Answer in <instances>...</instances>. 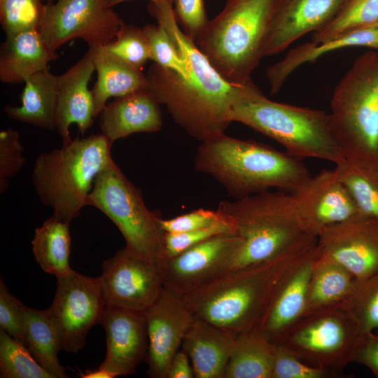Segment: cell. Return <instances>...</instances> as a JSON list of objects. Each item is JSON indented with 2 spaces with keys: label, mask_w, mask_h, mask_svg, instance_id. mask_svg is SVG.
<instances>
[{
  "label": "cell",
  "mask_w": 378,
  "mask_h": 378,
  "mask_svg": "<svg viewBox=\"0 0 378 378\" xmlns=\"http://www.w3.org/2000/svg\"><path fill=\"white\" fill-rule=\"evenodd\" d=\"M148 10L165 28L189 68L186 78L153 63L146 76V89L173 120L200 142L224 133L232 122L234 104L258 88L252 82L230 83L211 64L195 42L177 24L172 6L149 2Z\"/></svg>",
  "instance_id": "6da1fadb"
},
{
  "label": "cell",
  "mask_w": 378,
  "mask_h": 378,
  "mask_svg": "<svg viewBox=\"0 0 378 378\" xmlns=\"http://www.w3.org/2000/svg\"><path fill=\"white\" fill-rule=\"evenodd\" d=\"M317 241L304 233L278 255L230 271L182 297L194 316L235 336L254 330L284 276Z\"/></svg>",
  "instance_id": "7a4b0ae2"
},
{
  "label": "cell",
  "mask_w": 378,
  "mask_h": 378,
  "mask_svg": "<svg viewBox=\"0 0 378 378\" xmlns=\"http://www.w3.org/2000/svg\"><path fill=\"white\" fill-rule=\"evenodd\" d=\"M194 164L196 170L211 176L234 199L271 188L294 192L311 176L300 159L225 133L202 141Z\"/></svg>",
  "instance_id": "3957f363"
},
{
  "label": "cell",
  "mask_w": 378,
  "mask_h": 378,
  "mask_svg": "<svg viewBox=\"0 0 378 378\" xmlns=\"http://www.w3.org/2000/svg\"><path fill=\"white\" fill-rule=\"evenodd\" d=\"M111 146L102 133L91 134L36 158L31 181L41 202L52 209L54 216L70 224L88 206L96 176L115 163Z\"/></svg>",
  "instance_id": "277c9868"
},
{
  "label": "cell",
  "mask_w": 378,
  "mask_h": 378,
  "mask_svg": "<svg viewBox=\"0 0 378 378\" xmlns=\"http://www.w3.org/2000/svg\"><path fill=\"white\" fill-rule=\"evenodd\" d=\"M230 118L276 141L298 159L337 164L346 158L329 113L271 101L259 88L234 104Z\"/></svg>",
  "instance_id": "5b68a950"
},
{
  "label": "cell",
  "mask_w": 378,
  "mask_h": 378,
  "mask_svg": "<svg viewBox=\"0 0 378 378\" xmlns=\"http://www.w3.org/2000/svg\"><path fill=\"white\" fill-rule=\"evenodd\" d=\"M217 209L242 238L241 246L220 276L268 260L306 233L293 194L284 190L223 200Z\"/></svg>",
  "instance_id": "8992f818"
},
{
  "label": "cell",
  "mask_w": 378,
  "mask_h": 378,
  "mask_svg": "<svg viewBox=\"0 0 378 378\" xmlns=\"http://www.w3.org/2000/svg\"><path fill=\"white\" fill-rule=\"evenodd\" d=\"M276 0H227L195 43L227 82L246 84L263 57Z\"/></svg>",
  "instance_id": "52a82bcc"
},
{
  "label": "cell",
  "mask_w": 378,
  "mask_h": 378,
  "mask_svg": "<svg viewBox=\"0 0 378 378\" xmlns=\"http://www.w3.org/2000/svg\"><path fill=\"white\" fill-rule=\"evenodd\" d=\"M332 128L345 155L378 160V52L359 56L336 85Z\"/></svg>",
  "instance_id": "ba28073f"
},
{
  "label": "cell",
  "mask_w": 378,
  "mask_h": 378,
  "mask_svg": "<svg viewBox=\"0 0 378 378\" xmlns=\"http://www.w3.org/2000/svg\"><path fill=\"white\" fill-rule=\"evenodd\" d=\"M88 206L99 209L114 223L130 252L163 271L167 258L161 218L148 209L141 190L115 162L96 176Z\"/></svg>",
  "instance_id": "9c48e42d"
},
{
  "label": "cell",
  "mask_w": 378,
  "mask_h": 378,
  "mask_svg": "<svg viewBox=\"0 0 378 378\" xmlns=\"http://www.w3.org/2000/svg\"><path fill=\"white\" fill-rule=\"evenodd\" d=\"M363 335L342 304L304 314L274 343L337 374L354 362Z\"/></svg>",
  "instance_id": "30bf717a"
},
{
  "label": "cell",
  "mask_w": 378,
  "mask_h": 378,
  "mask_svg": "<svg viewBox=\"0 0 378 378\" xmlns=\"http://www.w3.org/2000/svg\"><path fill=\"white\" fill-rule=\"evenodd\" d=\"M57 279L48 314L59 335L62 351L76 353L84 347L91 328L100 324L107 304L99 277L73 270Z\"/></svg>",
  "instance_id": "8fae6325"
},
{
  "label": "cell",
  "mask_w": 378,
  "mask_h": 378,
  "mask_svg": "<svg viewBox=\"0 0 378 378\" xmlns=\"http://www.w3.org/2000/svg\"><path fill=\"white\" fill-rule=\"evenodd\" d=\"M46 4L38 31L54 52L76 38L83 40L89 48L103 47L115 38L124 24L109 0H56Z\"/></svg>",
  "instance_id": "7c38bea8"
},
{
  "label": "cell",
  "mask_w": 378,
  "mask_h": 378,
  "mask_svg": "<svg viewBox=\"0 0 378 378\" xmlns=\"http://www.w3.org/2000/svg\"><path fill=\"white\" fill-rule=\"evenodd\" d=\"M107 304L144 312L164 288L163 271L125 247L105 260L99 276Z\"/></svg>",
  "instance_id": "4fadbf2b"
},
{
  "label": "cell",
  "mask_w": 378,
  "mask_h": 378,
  "mask_svg": "<svg viewBox=\"0 0 378 378\" xmlns=\"http://www.w3.org/2000/svg\"><path fill=\"white\" fill-rule=\"evenodd\" d=\"M322 255L349 270L357 283L378 274V220L360 213L326 227L318 237Z\"/></svg>",
  "instance_id": "5bb4252c"
},
{
  "label": "cell",
  "mask_w": 378,
  "mask_h": 378,
  "mask_svg": "<svg viewBox=\"0 0 378 378\" xmlns=\"http://www.w3.org/2000/svg\"><path fill=\"white\" fill-rule=\"evenodd\" d=\"M144 314L148 338L145 359L148 375L167 378L171 361L182 344L194 315L181 295L164 287Z\"/></svg>",
  "instance_id": "9a60e30c"
},
{
  "label": "cell",
  "mask_w": 378,
  "mask_h": 378,
  "mask_svg": "<svg viewBox=\"0 0 378 378\" xmlns=\"http://www.w3.org/2000/svg\"><path fill=\"white\" fill-rule=\"evenodd\" d=\"M241 243L236 233L222 234L167 258L164 287L183 296L218 277Z\"/></svg>",
  "instance_id": "2e32d148"
},
{
  "label": "cell",
  "mask_w": 378,
  "mask_h": 378,
  "mask_svg": "<svg viewBox=\"0 0 378 378\" xmlns=\"http://www.w3.org/2000/svg\"><path fill=\"white\" fill-rule=\"evenodd\" d=\"M292 194L304 231L317 238L326 227L360 213L335 169L311 176Z\"/></svg>",
  "instance_id": "e0dca14e"
},
{
  "label": "cell",
  "mask_w": 378,
  "mask_h": 378,
  "mask_svg": "<svg viewBox=\"0 0 378 378\" xmlns=\"http://www.w3.org/2000/svg\"><path fill=\"white\" fill-rule=\"evenodd\" d=\"M100 325L106 331V355L99 367L115 377L135 373L148 346L144 312L107 304Z\"/></svg>",
  "instance_id": "ac0fdd59"
},
{
  "label": "cell",
  "mask_w": 378,
  "mask_h": 378,
  "mask_svg": "<svg viewBox=\"0 0 378 378\" xmlns=\"http://www.w3.org/2000/svg\"><path fill=\"white\" fill-rule=\"evenodd\" d=\"M346 0H276L263 57L284 51L307 33L316 31L338 13Z\"/></svg>",
  "instance_id": "d6986e66"
},
{
  "label": "cell",
  "mask_w": 378,
  "mask_h": 378,
  "mask_svg": "<svg viewBox=\"0 0 378 378\" xmlns=\"http://www.w3.org/2000/svg\"><path fill=\"white\" fill-rule=\"evenodd\" d=\"M319 253L317 241L284 276L258 323L255 329L272 342L303 316L309 280Z\"/></svg>",
  "instance_id": "ffe728a7"
},
{
  "label": "cell",
  "mask_w": 378,
  "mask_h": 378,
  "mask_svg": "<svg viewBox=\"0 0 378 378\" xmlns=\"http://www.w3.org/2000/svg\"><path fill=\"white\" fill-rule=\"evenodd\" d=\"M95 71L92 52H88L64 74L58 76L55 127L63 145L72 139L69 127L76 124L83 134L96 118L94 100L88 84Z\"/></svg>",
  "instance_id": "44dd1931"
},
{
  "label": "cell",
  "mask_w": 378,
  "mask_h": 378,
  "mask_svg": "<svg viewBox=\"0 0 378 378\" xmlns=\"http://www.w3.org/2000/svg\"><path fill=\"white\" fill-rule=\"evenodd\" d=\"M160 104L146 88L115 98L99 115L102 134L113 144L139 132H156L162 127Z\"/></svg>",
  "instance_id": "7402d4cb"
},
{
  "label": "cell",
  "mask_w": 378,
  "mask_h": 378,
  "mask_svg": "<svg viewBox=\"0 0 378 378\" xmlns=\"http://www.w3.org/2000/svg\"><path fill=\"white\" fill-rule=\"evenodd\" d=\"M236 337L209 321L194 316L182 342L195 377L223 378Z\"/></svg>",
  "instance_id": "603a6c76"
},
{
  "label": "cell",
  "mask_w": 378,
  "mask_h": 378,
  "mask_svg": "<svg viewBox=\"0 0 378 378\" xmlns=\"http://www.w3.org/2000/svg\"><path fill=\"white\" fill-rule=\"evenodd\" d=\"M57 57L38 30L8 34L1 46L0 80L7 84L25 83L34 74L47 69Z\"/></svg>",
  "instance_id": "cb8c5ba5"
},
{
  "label": "cell",
  "mask_w": 378,
  "mask_h": 378,
  "mask_svg": "<svg viewBox=\"0 0 378 378\" xmlns=\"http://www.w3.org/2000/svg\"><path fill=\"white\" fill-rule=\"evenodd\" d=\"M356 46L378 50V23L350 31L326 41L307 42L290 50L281 60L267 70L271 94L277 93L288 76L302 64L314 62L328 52Z\"/></svg>",
  "instance_id": "d4e9b609"
},
{
  "label": "cell",
  "mask_w": 378,
  "mask_h": 378,
  "mask_svg": "<svg viewBox=\"0 0 378 378\" xmlns=\"http://www.w3.org/2000/svg\"><path fill=\"white\" fill-rule=\"evenodd\" d=\"M58 76L48 69L38 72L25 83L19 106H6L4 112L13 120L41 129L56 130Z\"/></svg>",
  "instance_id": "484cf974"
},
{
  "label": "cell",
  "mask_w": 378,
  "mask_h": 378,
  "mask_svg": "<svg viewBox=\"0 0 378 378\" xmlns=\"http://www.w3.org/2000/svg\"><path fill=\"white\" fill-rule=\"evenodd\" d=\"M89 49L97 72V80L91 90L96 117L109 98H117L146 88V76L141 70L129 65L102 47Z\"/></svg>",
  "instance_id": "4316f807"
},
{
  "label": "cell",
  "mask_w": 378,
  "mask_h": 378,
  "mask_svg": "<svg viewBox=\"0 0 378 378\" xmlns=\"http://www.w3.org/2000/svg\"><path fill=\"white\" fill-rule=\"evenodd\" d=\"M356 286V281L349 270L320 253L309 280L304 314L342 304Z\"/></svg>",
  "instance_id": "83f0119b"
},
{
  "label": "cell",
  "mask_w": 378,
  "mask_h": 378,
  "mask_svg": "<svg viewBox=\"0 0 378 378\" xmlns=\"http://www.w3.org/2000/svg\"><path fill=\"white\" fill-rule=\"evenodd\" d=\"M274 344L256 329L236 337L223 378H272Z\"/></svg>",
  "instance_id": "f1b7e54d"
},
{
  "label": "cell",
  "mask_w": 378,
  "mask_h": 378,
  "mask_svg": "<svg viewBox=\"0 0 378 378\" xmlns=\"http://www.w3.org/2000/svg\"><path fill=\"white\" fill-rule=\"evenodd\" d=\"M24 345L40 365L53 378L68 377L57 357L62 351L60 340L48 309L24 306Z\"/></svg>",
  "instance_id": "f546056e"
},
{
  "label": "cell",
  "mask_w": 378,
  "mask_h": 378,
  "mask_svg": "<svg viewBox=\"0 0 378 378\" xmlns=\"http://www.w3.org/2000/svg\"><path fill=\"white\" fill-rule=\"evenodd\" d=\"M69 223L53 215L36 228L31 241L35 260L46 273L56 277L70 273L71 253Z\"/></svg>",
  "instance_id": "4dcf8cb0"
},
{
  "label": "cell",
  "mask_w": 378,
  "mask_h": 378,
  "mask_svg": "<svg viewBox=\"0 0 378 378\" xmlns=\"http://www.w3.org/2000/svg\"><path fill=\"white\" fill-rule=\"evenodd\" d=\"M335 166L359 212L378 220V160L346 156Z\"/></svg>",
  "instance_id": "1f68e13d"
},
{
  "label": "cell",
  "mask_w": 378,
  "mask_h": 378,
  "mask_svg": "<svg viewBox=\"0 0 378 378\" xmlns=\"http://www.w3.org/2000/svg\"><path fill=\"white\" fill-rule=\"evenodd\" d=\"M378 22V0H346L336 16L314 31L312 42L318 43L350 31Z\"/></svg>",
  "instance_id": "d6a6232c"
},
{
  "label": "cell",
  "mask_w": 378,
  "mask_h": 378,
  "mask_svg": "<svg viewBox=\"0 0 378 378\" xmlns=\"http://www.w3.org/2000/svg\"><path fill=\"white\" fill-rule=\"evenodd\" d=\"M0 377L53 378L24 344L0 329Z\"/></svg>",
  "instance_id": "836d02e7"
},
{
  "label": "cell",
  "mask_w": 378,
  "mask_h": 378,
  "mask_svg": "<svg viewBox=\"0 0 378 378\" xmlns=\"http://www.w3.org/2000/svg\"><path fill=\"white\" fill-rule=\"evenodd\" d=\"M342 305L363 335L378 328V274L357 283Z\"/></svg>",
  "instance_id": "e575fe53"
},
{
  "label": "cell",
  "mask_w": 378,
  "mask_h": 378,
  "mask_svg": "<svg viewBox=\"0 0 378 378\" xmlns=\"http://www.w3.org/2000/svg\"><path fill=\"white\" fill-rule=\"evenodd\" d=\"M43 0H0V22L6 35L38 30L45 17Z\"/></svg>",
  "instance_id": "d590c367"
},
{
  "label": "cell",
  "mask_w": 378,
  "mask_h": 378,
  "mask_svg": "<svg viewBox=\"0 0 378 378\" xmlns=\"http://www.w3.org/2000/svg\"><path fill=\"white\" fill-rule=\"evenodd\" d=\"M142 29L148 44L149 59L186 78L189 74L187 61L165 28L159 24H150Z\"/></svg>",
  "instance_id": "8d00e7d4"
},
{
  "label": "cell",
  "mask_w": 378,
  "mask_h": 378,
  "mask_svg": "<svg viewBox=\"0 0 378 378\" xmlns=\"http://www.w3.org/2000/svg\"><path fill=\"white\" fill-rule=\"evenodd\" d=\"M129 65L142 70L149 59L148 44L142 28L123 24L115 38L102 47Z\"/></svg>",
  "instance_id": "74e56055"
},
{
  "label": "cell",
  "mask_w": 378,
  "mask_h": 378,
  "mask_svg": "<svg viewBox=\"0 0 378 378\" xmlns=\"http://www.w3.org/2000/svg\"><path fill=\"white\" fill-rule=\"evenodd\" d=\"M274 344L272 378H332L337 375L332 371L306 363L279 344Z\"/></svg>",
  "instance_id": "f35d334b"
},
{
  "label": "cell",
  "mask_w": 378,
  "mask_h": 378,
  "mask_svg": "<svg viewBox=\"0 0 378 378\" xmlns=\"http://www.w3.org/2000/svg\"><path fill=\"white\" fill-rule=\"evenodd\" d=\"M226 233H235V229L224 216L220 220L206 227L179 233L165 232L164 243L167 258L177 255L211 237Z\"/></svg>",
  "instance_id": "ab89813d"
},
{
  "label": "cell",
  "mask_w": 378,
  "mask_h": 378,
  "mask_svg": "<svg viewBox=\"0 0 378 378\" xmlns=\"http://www.w3.org/2000/svg\"><path fill=\"white\" fill-rule=\"evenodd\" d=\"M18 131L7 128L0 132V192H4L10 178L15 177L25 162Z\"/></svg>",
  "instance_id": "60d3db41"
},
{
  "label": "cell",
  "mask_w": 378,
  "mask_h": 378,
  "mask_svg": "<svg viewBox=\"0 0 378 378\" xmlns=\"http://www.w3.org/2000/svg\"><path fill=\"white\" fill-rule=\"evenodd\" d=\"M173 11L183 32L195 43L209 22L203 0H174Z\"/></svg>",
  "instance_id": "b9f144b4"
},
{
  "label": "cell",
  "mask_w": 378,
  "mask_h": 378,
  "mask_svg": "<svg viewBox=\"0 0 378 378\" xmlns=\"http://www.w3.org/2000/svg\"><path fill=\"white\" fill-rule=\"evenodd\" d=\"M4 282L0 281V329L24 344V308Z\"/></svg>",
  "instance_id": "7bdbcfd3"
},
{
  "label": "cell",
  "mask_w": 378,
  "mask_h": 378,
  "mask_svg": "<svg viewBox=\"0 0 378 378\" xmlns=\"http://www.w3.org/2000/svg\"><path fill=\"white\" fill-rule=\"evenodd\" d=\"M223 218L218 209H198L170 219L161 218L160 225L165 232L179 233L210 226Z\"/></svg>",
  "instance_id": "ee69618b"
},
{
  "label": "cell",
  "mask_w": 378,
  "mask_h": 378,
  "mask_svg": "<svg viewBox=\"0 0 378 378\" xmlns=\"http://www.w3.org/2000/svg\"><path fill=\"white\" fill-rule=\"evenodd\" d=\"M354 362L364 365L378 377V335L371 332L362 336Z\"/></svg>",
  "instance_id": "f6af8a7d"
},
{
  "label": "cell",
  "mask_w": 378,
  "mask_h": 378,
  "mask_svg": "<svg viewBox=\"0 0 378 378\" xmlns=\"http://www.w3.org/2000/svg\"><path fill=\"white\" fill-rule=\"evenodd\" d=\"M193 377H195V374L189 356L183 350H178L171 361L167 378Z\"/></svg>",
  "instance_id": "bcb514c9"
},
{
  "label": "cell",
  "mask_w": 378,
  "mask_h": 378,
  "mask_svg": "<svg viewBox=\"0 0 378 378\" xmlns=\"http://www.w3.org/2000/svg\"><path fill=\"white\" fill-rule=\"evenodd\" d=\"M82 378H114L115 376L111 372L100 368L99 367L95 370H86L84 372L80 373Z\"/></svg>",
  "instance_id": "7dc6e473"
},
{
  "label": "cell",
  "mask_w": 378,
  "mask_h": 378,
  "mask_svg": "<svg viewBox=\"0 0 378 378\" xmlns=\"http://www.w3.org/2000/svg\"><path fill=\"white\" fill-rule=\"evenodd\" d=\"M125 1H129V0H109V2H110L111 6L113 7L115 5L122 3ZM173 1L174 0H149L150 2L164 3V4L171 5L172 6H173Z\"/></svg>",
  "instance_id": "c3c4849f"
},
{
  "label": "cell",
  "mask_w": 378,
  "mask_h": 378,
  "mask_svg": "<svg viewBox=\"0 0 378 378\" xmlns=\"http://www.w3.org/2000/svg\"><path fill=\"white\" fill-rule=\"evenodd\" d=\"M43 1H45L46 3H52V2H54L56 0H43Z\"/></svg>",
  "instance_id": "681fc988"
},
{
  "label": "cell",
  "mask_w": 378,
  "mask_h": 378,
  "mask_svg": "<svg viewBox=\"0 0 378 378\" xmlns=\"http://www.w3.org/2000/svg\"><path fill=\"white\" fill-rule=\"evenodd\" d=\"M378 23V22H377Z\"/></svg>",
  "instance_id": "f907efd6"
}]
</instances>
